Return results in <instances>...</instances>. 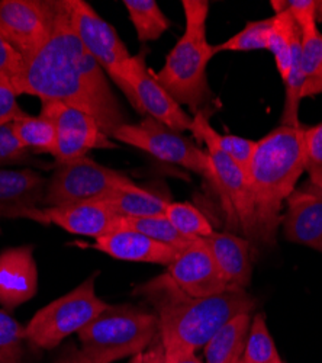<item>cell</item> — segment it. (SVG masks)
Segmentation results:
<instances>
[{"label": "cell", "instance_id": "obj_13", "mask_svg": "<svg viewBox=\"0 0 322 363\" xmlns=\"http://www.w3.org/2000/svg\"><path fill=\"white\" fill-rule=\"evenodd\" d=\"M160 277L171 288L190 298H205L229 289L202 238L180 252Z\"/></svg>", "mask_w": 322, "mask_h": 363}, {"label": "cell", "instance_id": "obj_9", "mask_svg": "<svg viewBox=\"0 0 322 363\" xmlns=\"http://www.w3.org/2000/svg\"><path fill=\"white\" fill-rule=\"evenodd\" d=\"M131 185L134 182L127 174L86 156L55 166L47 182L42 205L44 208H55L99 201L115 189Z\"/></svg>", "mask_w": 322, "mask_h": 363}, {"label": "cell", "instance_id": "obj_22", "mask_svg": "<svg viewBox=\"0 0 322 363\" xmlns=\"http://www.w3.org/2000/svg\"><path fill=\"white\" fill-rule=\"evenodd\" d=\"M116 214L122 218H145L164 216L170 202L160 194L138 188L135 184L131 186L115 189L103 199Z\"/></svg>", "mask_w": 322, "mask_h": 363}, {"label": "cell", "instance_id": "obj_32", "mask_svg": "<svg viewBox=\"0 0 322 363\" xmlns=\"http://www.w3.org/2000/svg\"><path fill=\"white\" fill-rule=\"evenodd\" d=\"M219 145L221 148L231 157V160L236 162L247 174L250 163L257 148V141L243 138L238 135H219Z\"/></svg>", "mask_w": 322, "mask_h": 363}, {"label": "cell", "instance_id": "obj_12", "mask_svg": "<svg viewBox=\"0 0 322 363\" xmlns=\"http://www.w3.org/2000/svg\"><path fill=\"white\" fill-rule=\"evenodd\" d=\"M41 115L54 124L57 164L86 157L95 148H116L110 137L103 134L96 119L74 106L57 101H44Z\"/></svg>", "mask_w": 322, "mask_h": 363}, {"label": "cell", "instance_id": "obj_21", "mask_svg": "<svg viewBox=\"0 0 322 363\" xmlns=\"http://www.w3.org/2000/svg\"><path fill=\"white\" fill-rule=\"evenodd\" d=\"M251 314L244 313L228 321L205 346L207 363H246V345Z\"/></svg>", "mask_w": 322, "mask_h": 363}, {"label": "cell", "instance_id": "obj_18", "mask_svg": "<svg viewBox=\"0 0 322 363\" xmlns=\"http://www.w3.org/2000/svg\"><path fill=\"white\" fill-rule=\"evenodd\" d=\"M50 224L71 234L100 238L121 227V220L105 201H91L67 206L44 208Z\"/></svg>", "mask_w": 322, "mask_h": 363}, {"label": "cell", "instance_id": "obj_23", "mask_svg": "<svg viewBox=\"0 0 322 363\" xmlns=\"http://www.w3.org/2000/svg\"><path fill=\"white\" fill-rule=\"evenodd\" d=\"M12 128L19 143L26 150L35 153H48L54 156L57 145V134L51 121L41 113L38 116L21 112L13 121Z\"/></svg>", "mask_w": 322, "mask_h": 363}, {"label": "cell", "instance_id": "obj_37", "mask_svg": "<svg viewBox=\"0 0 322 363\" xmlns=\"http://www.w3.org/2000/svg\"><path fill=\"white\" fill-rule=\"evenodd\" d=\"M130 363H164V347L161 340L150 347V350H145L134 356Z\"/></svg>", "mask_w": 322, "mask_h": 363}, {"label": "cell", "instance_id": "obj_42", "mask_svg": "<svg viewBox=\"0 0 322 363\" xmlns=\"http://www.w3.org/2000/svg\"><path fill=\"white\" fill-rule=\"evenodd\" d=\"M270 363H284V362H282V360H279V362H270Z\"/></svg>", "mask_w": 322, "mask_h": 363}, {"label": "cell", "instance_id": "obj_34", "mask_svg": "<svg viewBox=\"0 0 322 363\" xmlns=\"http://www.w3.org/2000/svg\"><path fill=\"white\" fill-rule=\"evenodd\" d=\"M18 95L8 83H0V125L12 123L22 112L16 101Z\"/></svg>", "mask_w": 322, "mask_h": 363}, {"label": "cell", "instance_id": "obj_5", "mask_svg": "<svg viewBox=\"0 0 322 363\" xmlns=\"http://www.w3.org/2000/svg\"><path fill=\"white\" fill-rule=\"evenodd\" d=\"M77 335L81 352L92 363H113L134 357L153 345L160 336L159 317L130 304L108 306Z\"/></svg>", "mask_w": 322, "mask_h": 363}, {"label": "cell", "instance_id": "obj_33", "mask_svg": "<svg viewBox=\"0 0 322 363\" xmlns=\"http://www.w3.org/2000/svg\"><path fill=\"white\" fill-rule=\"evenodd\" d=\"M25 66L22 55L0 34V83L13 84Z\"/></svg>", "mask_w": 322, "mask_h": 363}, {"label": "cell", "instance_id": "obj_25", "mask_svg": "<svg viewBox=\"0 0 322 363\" xmlns=\"http://www.w3.org/2000/svg\"><path fill=\"white\" fill-rule=\"evenodd\" d=\"M121 227L147 235L151 240L157 241V243L168 246L179 253L189 247L195 241L176 230L166 216L145 218H122Z\"/></svg>", "mask_w": 322, "mask_h": 363}, {"label": "cell", "instance_id": "obj_6", "mask_svg": "<svg viewBox=\"0 0 322 363\" xmlns=\"http://www.w3.org/2000/svg\"><path fill=\"white\" fill-rule=\"evenodd\" d=\"M96 275L41 308L25 327V342L38 349H54L73 333L91 324L109 304L96 295Z\"/></svg>", "mask_w": 322, "mask_h": 363}, {"label": "cell", "instance_id": "obj_1", "mask_svg": "<svg viewBox=\"0 0 322 363\" xmlns=\"http://www.w3.org/2000/svg\"><path fill=\"white\" fill-rule=\"evenodd\" d=\"M12 89L18 96L63 102L89 113L110 138L116 128L127 124V113L103 69L74 33L69 0H58V15L50 40L25 63Z\"/></svg>", "mask_w": 322, "mask_h": 363}, {"label": "cell", "instance_id": "obj_30", "mask_svg": "<svg viewBox=\"0 0 322 363\" xmlns=\"http://www.w3.org/2000/svg\"><path fill=\"white\" fill-rule=\"evenodd\" d=\"M25 327L0 310V363H22Z\"/></svg>", "mask_w": 322, "mask_h": 363}, {"label": "cell", "instance_id": "obj_3", "mask_svg": "<svg viewBox=\"0 0 322 363\" xmlns=\"http://www.w3.org/2000/svg\"><path fill=\"white\" fill-rule=\"evenodd\" d=\"M156 307L163 346L205 347L234 317L254 310L255 301L244 289L190 298L171 288L161 277L135 288Z\"/></svg>", "mask_w": 322, "mask_h": 363}, {"label": "cell", "instance_id": "obj_36", "mask_svg": "<svg viewBox=\"0 0 322 363\" xmlns=\"http://www.w3.org/2000/svg\"><path fill=\"white\" fill-rule=\"evenodd\" d=\"M164 363H202L195 350L185 346H163Z\"/></svg>", "mask_w": 322, "mask_h": 363}, {"label": "cell", "instance_id": "obj_10", "mask_svg": "<svg viewBox=\"0 0 322 363\" xmlns=\"http://www.w3.org/2000/svg\"><path fill=\"white\" fill-rule=\"evenodd\" d=\"M112 138L139 148L163 162L179 164L211 182L212 169L208 153L202 151L192 140L174 131L153 118L138 124H124L116 128Z\"/></svg>", "mask_w": 322, "mask_h": 363}, {"label": "cell", "instance_id": "obj_28", "mask_svg": "<svg viewBox=\"0 0 322 363\" xmlns=\"http://www.w3.org/2000/svg\"><path fill=\"white\" fill-rule=\"evenodd\" d=\"M273 23V16L261 21L246 23L238 34L231 37L225 43L215 45L214 52L219 51H255L269 50V33Z\"/></svg>", "mask_w": 322, "mask_h": 363}, {"label": "cell", "instance_id": "obj_26", "mask_svg": "<svg viewBox=\"0 0 322 363\" xmlns=\"http://www.w3.org/2000/svg\"><path fill=\"white\" fill-rule=\"evenodd\" d=\"M164 216L173 227L188 238L199 240L214 233L212 224L202 211L188 202H168Z\"/></svg>", "mask_w": 322, "mask_h": 363}, {"label": "cell", "instance_id": "obj_20", "mask_svg": "<svg viewBox=\"0 0 322 363\" xmlns=\"http://www.w3.org/2000/svg\"><path fill=\"white\" fill-rule=\"evenodd\" d=\"M212 255L229 289H244L251 281L248 240L231 233H217L202 238Z\"/></svg>", "mask_w": 322, "mask_h": 363}, {"label": "cell", "instance_id": "obj_2", "mask_svg": "<svg viewBox=\"0 0 322 363\" xmlns=\"http://www.w3.org/2000/svg\"><path fill=\"white\" fill-rule=\"evenodd\" d=\"M305 128L280 125L257 141L247 179L254 240L275 246L282 203L295 192L305 172Z\"/></svg>", "mask_w": 322, "mask_h": 363}, {"label": "cell", "instance_id": "obj_14", "mask_svg": "<svg viewBox=\"0 0 322 363\" xmlns=\"http://www.w3.org/2000/svg\"><path fill=\"white\" fill-rule=\"evenodd\" d=\"M145 50L131 58L127 82L138 101L139 113H149L166 127L183 133L192 130L193 119L182 109L167 90L156 80L154 73L145 65Z\"/></svg>", "mask_w": 322, "mask_h": 363}, {"label": "cell", "instance_id": "obj_27", "mask_svg": "<svg viewBox=\"0 0 322 363\" xmlns=\"http://www.w3.org/2000/svg\"><path fill=\"white\" fill-rule=\"evenodd\" d=\"M280 354L275 345V340L268 328L266 318L263 314L251 317L250 331L246 345V363H270L279 362Z\"/></svg>", "mask_w": 322, "mask_h": 363}, {"label": "cell", "instance_id": "obj_41", "mask_svg": "<svg viewBox=\"0 0 322 363\" xmlns=\"http://www.w3.org/2000/svg\"><path fill=\"white\" fill-rule=\"evenodd\" d=\"M309 179H311V184L315 185V186L322 192V177L314 174V176H309Z\"/></svg>", "mask_w": 322, "mask_h": 363}, {"label": "cell", "instance_id": "obj_11", "mask_svg": "<svg viewBox=\"0 0 322 363\" xmlns=\"http://www.w3.org/2000/svg\"><path fill=\"white\" fill-rule=\"evenodd\" d=\"M58 15V0H0V34L31 60L50 40Z\"/></svg>", "mask_w": 322, "mask_h": 363}, {"label": "cell", "instance_id": "obj_31", "mask_svg": "<svg viewBox=\"0 0 322 363\" xmlns=\"http://www.w3.org/2000/svg\"><path fill=\"white\" fill-rule=\"evenodd\" d=\"M33 163V156L16 138L12 123L0 125V166Z\"/></svg>", "mask_w": 322, "mask_h": 363}, {"label": "cell", "instance_id": "obj_4", "mask_svg": "<svg viewBox=\"0 0 322 363\" xmlns=\"http://www.w3.org/2000/svg\"><path fill=\"white\" fill-rule=\"evenodd\" d=\"M182 5L186 19L185 33L154 77L180 106L185 105L199 113L214 98L207 74L209 60L215 55L214 45L207 37L209 2L183 0Z\"/></svg>", "mask_w": 322, "mask_h": 363}, {"label": "cell", "instance_id": "obj_19", "mask_svg": "<svg viewBox=\"0 0 322 363\" xmlns=\"http://www.w3.org/2000/svg\"><path fill=\"white\" fill-rule=\"evenodd\" d=\"M93 249L124 262L153 263L168 266L178 257L179 252L160 245L150 237L130 228L120 227L108 235L95 240Z\"/></svg>", "mask_w": 322, "mask_h": 363}, {"label": "cell", "instance_id": "obj_16", "mask_svg": "<svg viewBox=\"0 0 322 363\" xmlns=\"http://www.w3.org/2000/svg\"><path fill=\"white\" fill-rule=\"evenodd\" d=\"M283 233L292 243L322 253V192L311 182L287 198Z\"/></svg>", "mask_w": 322, "mask_h": 363}, {"label": "cell", "instance_id": "obj_40", "mask_svg": "<svg viewBox=\"0 0 322 363\" xmlns=\"http://www.w3.org/2000/svg\"><path fill=\"white\" fill-rule=\"evenodd\" d=\"M305 170L308 172L309 176H321L322 177V166L321 164H315L309 160H306V164H305Z\"/></svg>", "mask_w": 322, "mask_h": 363}, {"label": "cell", "instance_id": "obj_17", "mask_svg": "<svg viewBox=\"0 0 322 363\" xmlns=\"http://www.w3.org/2000/svg\"><path fill=\"white\" fill-rule=\"evenodd\" d=\"M38 289V269L31 246L0 253V306L15 310L33 299Z\"/></svg>", "mask_w": 322, "mask_h": 363}, {"label": "cell", "instance_id": "obj_39", "mask_svg": "<svg viewBox=\"0 0 322 363\" xmlns=\"http://www.w3.org/2000/svg\"><path fill=\"white\" fill-rule=\"evenodd\" d=\"M319 94H322V66H321V70H319L318 76L312 82L305 83L304 90H302V99L309 98V96H315V95H319Z\"/></svg>", "mask_w": 322, "mask_h": 363}, {"label": "cell", "instance_id": "obj_15", "mask_svg": "<svg viewBox=\"0 0 322 363\" xmlns=\"http://www.w3.org/2000/svg\"><path fill=\"white\" fill-rule=\"evenodd\" d=\"M47 182L33 169H0V218H23L50 225L41 208Z\"/></svg>", "mask_w": 322, "mask_h": 363}, {"label": "cell", "instance_id": "obj_8", "mask_svg": "<svg viewBox=\"0 0 322 363\" xmlns=\"http://www.w3.org/2000/svg\"><path fill=\"white\" fill-rule=\"evenodd\" d=\"M69 5L71 25L81 45L122 90L134 109L139 112L137 96L127 82L132 58L127 45L113 26L84 0H69Z\"/></svg>", "mask_w": 322, "mask_h": 363}, {"label": "cell", "instance_id": "obj_7", "mask_svg": "<svg viewBox=\"0 0 322 363\" xmlns=\"http://www.w3.org/2000/svg\"><path fill=\"white\" fill-rule=\"evenodd\" d=\"M190 131L208 147L212 169L209 184L219 195L228 225L254 240V218L246 172L221 148L219 134L211 127L205 112L196 113Z\"/></svg>", "mask_w": 322, "mask_h": 363}, {"label": "cell", "instance_id": "obj_38", "mask_svg": "<svg viewBox=\"0 0 322 363\" xmlns=\"http://www.w3.org/2000/svg\"><path fill=\"white\" fill-rule=\"evenodd\" d=\"M55 363H92V362L81 352V349H77L74 345H69L62 353V356L57 359Z\"/></svg>", "mask_w": 322, "mask_h": 363}, {"label": "cell", "instance_id": "obj_29", "mask_svg": "<svg viewBox=\"0 0 322 363\" xmlns=\"http://www.w3.org/2000/svg\"><path fill=\"white\" fill-rule=\"evenodd\" d=\"M301 29V62L305 83L312 82L322 66V34L316 28V21L299 25ZM305 86V84H304Z\"/></svg>", "mask_w": 322, "mask_h": 363}, {"label": "cell", "instance_id": "obj_35", "mask_svg": "<svg viewBox=\"0 0 322 363\" xmlns=\"http://www.w3.org/2000/svg\"><path fill=\"white\" fill-rule=\"evenodd\" d=\"M306 160L322 166V123L311 128H305Z\"/></svg>", "mask_w": 322, "mask_h": 363}, {"label": "cell", "instance_id": "obj_24", "mask_svg": "<svg viewBox=\"0 0 322 363\" xmlns=\"http://www.w3.org/2000/svg\"><path fill=\"white\" fill-rule=\"evenodd\" d=\"M124 6L141 43L157 41L171 25L156 0H124Z\"/></svg>", "mask_w": 322, "mask_h": 363}]
</instances>
